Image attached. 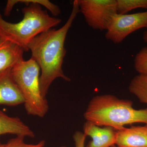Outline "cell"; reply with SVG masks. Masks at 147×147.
Wrapping results in <instances>:
<instances>
[{"label":"cell","instance_id":"6da1fadb","mask_svg":"<svg viewBox=\"0 0 147 147\" xmlns=\"http://www.w3.org/2000/svg\"><path fill=\"white\" fill-rule=\"evenodd\" d=\"M70 16L65 24L58 30L51 29L38 35L28 46L32 57L39 66L41 73L40 86L42 96L46 95L50 85L55 79L61 78L69 82L63 69L64 59L66 53L65 42L67 33L79 9L78 0H74Z\"/></svg>","mask_w":147,"mask_h":147},{"label":"cell","instance_id":"7a4b0ae2","mask_svg":"<svg viewBox=\"0 0 147 147\" xmlns=\"http://www.w3.org/2000/svg\"><path fill=\"white\" fill-rule=\"evenodd\" d=\"M11 5L24 3L27 6L22 9L24 18L17 23L5 20L0 13V36L22 48L29 51L28 46L35 38L42 32L57 26L61 20L52 17L43 10L41 6L47 9L53 16L61 13L57 5L48 0H10Z\"/></svg>","mask_w":147,"mask_h":147},{"label":"cell","instance_id":"3957f363","mask_svg":"<svg viewBox=\"0 0 147 147\" xmlns=\"http://www.w3.org/2000/svg\"><path fill=\"white\" fill-rule=\"evenodd\" d=\"M132 105L131 100L113 95L96 96L90 101L84 117L87 121L99 127H110L116 131L137 123L147 126V108L136 110Z\"/></svg>","mask_w":147,"mask_h":147},{"label":"cell","instance_id":"277c9868","mask_svg":"<svg viewBox=\"0 0 147 147\" xmlns=\"http://www.w3.org/2000/svg\"><path fill=\"white\" fill-rule=\"evenodd\" d=\"M40 69L32 57L16 64L11 69L12 77L24 98L25 110L30 115L42 118L47 114L49 105L42 96L40 86Z\"/></svg>","mask_w":147,"mask_h":147},{"label":"cell","instance_id":"5b68a950","mask_svg":"<svg viewBox=\"0 0 147 147\" xmlns=\"http://www.w3.org/2000/svg\"><path fill=\"white\" fill-rule=\"evenodd\" d=\"M78 2L79 12L94 30H106L117 13V0H78Z\"/></svg>","mask_w":147,"mask_h":147},{"label":"cell","instance_id":"8992f818","mask_svg":"<svg viewBox=\"0 0 147 147\" xmlns=\"http://www.w3.org/2000/svg\"><path fill=\"white\" fill-rule=\"evenodd\" d=\"M144 28H147V11L130 14L117 13L113 17L106 30L105 37L117 44L134 32Z\"/></svg>","mask_w":147,"mask_h":147},{"label":"cell","instance_id":"52a82bcc","mask_svg":"<svg viewBox=\"0 0 147 147\" xmlns=\"http://www.w3.org/2000/svg\"><path fill=\"white\" fill-rule=\"evenodd\" d=\"M11 69L0 73V105L16 106L24 104V98L11 74Z\"/></svg>","mask_w":147,"mask_h":147},{"label":"cell","instance_id":"ba28073f","mask_svg":"<svg viewBox=\"0 0 147 147\" xmlns=\"http://www.w3.org/2000/svg\"><path fill=\"white\" fill-rule=\"evenodd\" d=\"M84 133L91 138L86 147H112L115 145L117 131L110 127H100L88 121L84 126Z\"/></svg>","mask_w":147,"mask_h":147},{"label":"cell","instance_id":"9c48e42d","mask_svg":"<svg viewBox=\"0 0 147 147\" xmlns=\"http://www.w3.org/2000/svg\"><path fill=\"white\" fill-rule=\"evenodd\" d=\"M116 131L117 147H147V126L125 127Z\"/></svg>","mask_w":147,"mask_h":147},{"label":"cell","instance_id":"30bf717a","mask_svg":"<svg viewBox=\"0 0 147 147\" xmlns=\"http://www.w3.org/2000/svg\"><path fill=\"white\" fill-rule=\"evenodd\" d=\"M5 134L30 138L35 137L31 129L19 118L10 117L0 110V137Z\"/></svg>","mask_w":147,"mask_h":147},{"label":"cell","instance_id":"8fae6325","mask_svg":"<svg viewBox=\"0 0 147 147\" xmlns=\"http://www.w3.org/2000/svg\"><path fill=\"white\" fill-rule=\"evenodd\" d=\"M24 52L18 45L0 36V73L24 60Z\"/></svg>","mask_w":147,"mask_h":147},{"label":"cell","instance_id":"7c38bea8","mask_svg":"<svg viewBox=\"0 0 147 147\" xmlns=\"http://www.w3.org/2000/svg\"><path fill=\"white\" fill-rule=\"evenodd\" d=\"M129 91L142 103L147 104V75L139 74L131 80Z\"/></svg>","mask_w":147,"mask_h":147},{"label":"cell","instance_id":"4fadbf2b","mask_svg":"<svg viewBox=\"0 0 147 147\" xmlns=\"http://www.w3.org/2000/svg\"><path fill=\"white\" fill-rule=\"evenodd\" d=\"M117 11L119 14H125L134 9H147V0H117Z\"/></svg>","mask_w":147,"mask_h":147},{"label":"cell","instance_id":"5bb4252c","mask_svg":"<svg viewBox=\"0 0 147 147\" xmlns=\"http://www.w3.org/2000/svg\"><path fill=\"white\" fill-rule=\"evenodd\" d=\"M134 67L139 74L147 75V47H143L135 55Z\"/></svg>","mask_w":147,"mask_h":147},{"label":"cell","instance_id":"9a60e30c","mask_svg":"<svg viewBox=\"0 0 147 147\" xmlns=\"http://www.w3.org/2000/svg\"><path fill=\"white\" fill-rule=\"evenodd\" d=\"M25 137L16 136L10 139L6 144H4L3 147H44L45 142L41 140L36 144H28L24 142Z\"/></svg>","mask_w":147,"mask_h":147},{"label":"cell","instance_id":"2e32d148","mask_svg":"<svg viewBox=\"0 0 147 147\" xmlns=\"http://www.w3.org/2000/svg\"><path fill=\"white\" fill-rule=\"evenodd\" d=\"M86 137L84 132L80 131L75 132L73 137L75 147H85V141Z\"/></svg>","mask_w":147,"mask_h":147},{"label":"cell","instance_id":"e0dca14e","mask_svg":"<svg viewBox=\"0 0 147 147\" xmlns=\"http://www.w3.org/2000/svg\"><path fill=\"white\" fill-rule=\"evenodd\" d=\"M143 39L144 42L147 43V30L145 31L143 34Z\"/></svg>","mask_w":147,"mask_h":147},{"label":"cell","instance_id":"ac0fdd59","mask_svg":"<svg viewBox=\"0 0 147 147\" xmlns=\"http://www.w3.org/2000/svg\"><path fill=\"white\" fill-rule=\"evenodd\" d=\"M4 144H0V147H3Z\"/></svg>","mask_w":147,"mask_h":147},{"label":"cell","instance_id":"d6986e66","mask_svg":"<svg viewBox=\"0 0 147 147\" xmlns=\"http://www.w3.org/2000/svg\"><path fill=\"white\" fill-rule=\"evenodd\" d=\"M112 147H117V146H116V145H114V146H113Z\"/></svg>","mask_w":147,"mask_h":147},{"label":"cell","instance_id":"ffe728a7","mask_svg":"<svg viewBox=\"0 0 147 147\" xmlns=\"http://www.w3.org/2000/svg\"><path fill=\"white\" fill-rule=\"evenodd\" d=\"M66 147L65 146H60V147Z\"/></svg>","mask_w":147,"mask_h":147}]
</instances>
